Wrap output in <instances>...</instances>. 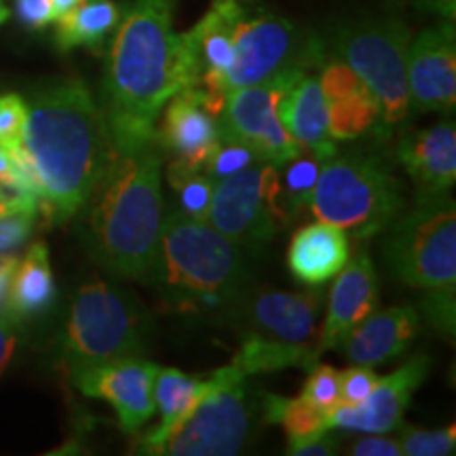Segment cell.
Masks as SVG:
<instances>
[{
    "instance_id": "1",
    "label": "cell",
    "mask_w": 456,
    "mask_h": 456,
    "mask_svg": "<svg viewBox=\"0 0 456 456\" xmlns=\"http://www.w3.org/2000/svg\"><path fill=\"white\" fill-rule=\"evenodd\" d=\"M188 87H195V78L174 30V0H127L102 83V114L112 144L155 140L165 104Z\"/></svg>"
},
{
    "instance_id": "2",
    "label": "cell",
    "mask_w": 456,
    "mask_h": 456,
    "mask_svg": "<svg viewBox=\"0 0 456 456\" xmlns=\"http://www.w3.org/2000/svg\"><path fill=\"white\" fill-rule=\"evenodd\" d=\"M26 104L21 151L41 192V214L66 222L85 208L110 157L106 118L77 78L43 89Z\"/></svg>"
},
{
    "instance_id": "3",
    "label": "cell",
    "mask_w": 456,
    "mask_h": 456,
    "mask_svg": "<svg viewBox=\"0 0 456 456\" xmlns=\"http://www.w3.org/2000/svg\"><path fill=\"white\" fill-rule=\"evenodd\" d=\"M87 245L102 269L123 279L148 281L163 231L161 148L112 144L98 184L85 203Z\"/></svg>"
},
{
    "instance_id": "4",
    "label": "cell",
    "mask_w": 456,
    "mask_h": 456,
    "mask_svg": "<svg viewBox=\"0 0 456 456\" xmlns=\"http://www.w3.org/2000/svg\"><path fill=\"white\" fill-rule=\"evenodd\" d=\"M161 294L178 313L232 311L248 285L243 248L222 235L208 220L180 212L163 218L155 269Z\"/></svg>"
},
{
    "instance_id": "5",
    "label": "cell",
    "mask_w": 456,
    "mask_h": 456,
    "mask_svg": "<svg viewBox=\"0 0 456 456\" xmlns=\"http://www.w3.org/2000/svg\"><path fill=\"white\" fill-rule=\"evenodd\" d=\"M385 260L393 275L423 292V313L436 332L456 330V208L448 192H419L410 212L387 228Z\"/></svg>"
},
{
    "instance_id": "6",
    "label": "cell",
    "mask_w": 456,
    "mask_h": 456,
    "mask_svg": "<svg viewBox=\"0 0 456 456\" xmlns=\"http://www.w3.org/2000/svg\"><path fill=\"white\" fill-rule=\"evenodd\" d=\"M237 317L239 349L231 366L245 379L288 368L311 370L319 362V292L258 289L243 294Z\"/></svg>"
},
{
    "instance_id": "7",
    "label": "cell",
    "mask_w": 456,
    "mask_h": 456,
    "mask_svg": "<svg viewBox=\"0 0 456 456\" xmlns=\"http://www.w3.org/2000/svg\"><path fill=\"white\" fill-rule=\"evenodd\" d=\"M406 208L389 167L363 155H334L322 163L309 209L363 241L385 232Z\"/></svg>"
},
{
    "instance_id": "8",
    "label": "cell",
    "mask_w": 456,
    "mask_h": 456,
    "mask_svg": "<svg viewBox=\"0 0 456 456\" xmlns=\"http://www.w3.org/2000/svg\"><path fill=\"white\" fill-rule=\"evenodd\" d=\"M146 323L129 294L106 281H89L74 296L66 326L64 363L78 376L146 353Z\"/></svg>"
},
{
    "instance_id": "9",
    "label": "cell",
    "mask_w": 456,
    "mask_h": 456,
    "mask_svg": "<svg viewBox=\"0 0 456 456\" xmlns=\"http://www.w3.org/2000/svg\"><path fill=\"white\" fill-rule=\"evenodd\" d=\"M323 41L328 55L345 61L372 91L385 129L408 117V47L412 32L406 21L399 17H363L338 26Z\"/></svg>"
},
{
    "instance_id": "10",
    "label": "cell",
    "mask_w": 456,
    "mask_h": 456,
    "mask_svg": "<svg viewBox=\"0 0 456 456\" xmlns=\"http://www.w3.org/2000/svg\"><path fill=\"white\" fill-rule=\"evenodd\" d=\"M328 57L326 41L317 34L302 30L285 17L265 13L245 17L235 34V57L224 77V95L231 91L271 81L277 74L305 68H322Z\"/></svg>"
},
{
    "instance_id": "11",
    "label": "cell",
    "mask_w": 456,
    "mask_h": 456,
    "mask_svg": "<svg viewBox=\"0 0 456 456\" xmlns=\"http://www.w3.org/2000/svg\"><path fill=\"white\" fill-rule=\"evenodd\" d=\"M208 222L241 248H258L289 224L277 165L256 161L216 182Z\"/></svg>"
},
{
    "instance_id": "12",
    "label": "cell",
    "mask_w": 456,
    "mask_h": 456,
    "mask_svg": "<svg viewBox=\"0 0 456 456\" xmlns=\"http://www.w3.org/2000/svg\"><path fill=\"white\" fill-rule=\"evenodd\" d=\"M306 72L311 70L294 68L277 74L271 81L231 91L218 114L220 138L243 144L260 161H269L277 167L298 157L302 148L283 127L279 104Z\"/></svg>"
},
{
    "instance_id": "13",
    "label": "cell",
    "mask_w": 456,
    "mask_h": 456,
    "mask_svg": "<svg viewBox=\"0 0 456 456\" xmlns=\"http://www.w3.org/2000/svg\"><path fill=\"white\" fill-rule=\"evenodd\" d=\"M212 379V389L205 393L186 423L171 436L161 454L232 456L241 452L252 425L245 376L228 363L216 370Z\"/></svg>"
},
{
    "instance_id": "14",
    "label": "cell",
    "mask_w": 456,
    "mask_h": 456,
    "mask_svg": "<svg viewBox=\"0 0 456 456\" xmlns=\"http://www.w3.org/2000/svg\"><path fill=\"white\" fill-rule=\"evenodd\" d=\"M245 11L248 7L239 0H212L208 13L191 30L180 34L195 87L212 98L218 114L226 100L222 85L235 57V34Z\"/></svg>"
},
{
    "instance_id": "15",
    "label": "cell",
    "mask_w": 456,
    "mask_h": 456,
    "mask_svg": "<svg viewBox=\"0 0 456 456\" xmlns=\"http://www.w3.org/2000/svg\"><path fill=\"white\" fill-rule=\"evenodd\" d=\"M155 140L171 165L188 171H203L222 144L218 117L212 100L201 87L182 89L163 108Z\"/></svg>"
},
{
    "instance_id": "16",
    "label": "cell",
    "mask_w": 456,
    "mask_h": 456,
    "mask_svg": "<svg viewBox=\"0 0 456 456\" xmlns=\"http://www.w3.org/2000/svg\"><path fill=\"white\" fill-rule=\"evenodd\" d=\"M410 110L454 112L456 106V32L454 21L425 28L408 47Z\"/></svg>"
},
{
    "instance_id": "17",
    "label": "cell",
    "mask_w": 456,
    "mask_h": 456,
    "mask_svg": "<svg viewBox=\"0 0 456 456\" xmlns=\"http://www.w3.org/2000/svg\"><path fill=\"white\" fill-rule=\"evenodd\" d=\"M429 357L416 355L408 359L402 368L389 376L379 379L372 393L357 406L338 403L328 414L330 429H345L357 433H385L402 427L403 412L410 406V399L429 374Z\"/></svg>"
},
{
    "instance_id": "18",
    "label": "cell",
    "mask_w": 456,
    "mask_h": 456,
    "mask_svg": "<svg viewBox=\"0 0 456 456\" xmlns=\"http://www.w3.org/2000/svg\"><path fill=\"white\" fill-rule=\"evenodd\" d=\"M159 370L161 368L144 355L127 357L78 376L74 387L89 397L106 399L117 410L121 429L138 433L157 412L155 380Z\"/></svg>"
},
{
    "instance_id": "19",
    "label": "cell",
    "mask_w": 456,
    "mask_h": 456,
    "mask_svg": "<svg viewBox=\"0 0 456 456\" xmlns=\"http://www.w3.org/2000/svg\"><path fill=\"white\" fill-rule=\"evenodd\" d=\"M419 330L420 317L414 306H389L383 311H372L362 319L342 336L336 349H340L353 366H385L406 353Z\"/></svg>"
},
{
    "instance_id": "20",
    "label": "cell",
    "mask_w": 456,
    "mask_h": 456,
    "mask_svg": "<svg viewBox=\"0 0 456 456\" xmlns=\"http://www.w3.org/2000/svg\"><path fill=\"white\" fill-rule=\"evenodd\" d=\"M376 306H379V275L370 254L362 249L355 258H349L342 266L330 289L326 322L319 328V355L336 349L342 336L376 311Z\"/></svg>"
},
{
    "instance_id": "21",
    "label": "cell",
    "mask_w": 456,
    "mask_h": 456,
    "mask_svg": "<svg viewBox=\"0 0 456 456\" xmlns=\"http://www.w3.org/2000/svg\"><path fill=\"white\" fill-rule=\"evenodd\" d=\"M319 85L334 140H355L380 123V106L374 94L345 61L328 55L319 68Z\"/></svg>"
},
{
    "instance_id": "22",
    "label": "cell",
    "mask_w": 456,
    "mask_h": 456,
    "mask_svg": "<svg viewBox=\"0 0 456 456\" xmlns=\"http://www.w3.org/2000/svg\"><path fill=\"white\" fill-rule=\"evenodd\" d=\"M397 161L408 171L419 192H448L456 182L454 123L408 134L397 146Z\"/></svg>"
},
{
    "instance_id": "23",
    "label": "cell",
    "mask_w": 456,
    "mask_h": 456,
    "mask_svg": "<svg viewBox=\"0 0 456 456\" xmlns=\"http://www.w3.org/2000/svg\"><path fill=\"white\" fill-rule=\"evenodd\" d=\"M279 117L302 152H311L322 161L338 152L334 138L330 135L326 98H323L319 77L313 74V70L300 77L298 83L283 95L279 104Z\"/></svg>"
},
{
    "instance_id": "24",
    "label": "cell",
    "mask_w": 456,
    "mask_h": 456,
    "mask_svg": "<svg viewBox=\"0 0 456 456\" xmlns=\"http://www.w3.org/2000/svg\"><path fill=\"white\" fill-rule=\"evenodd\" d=\"M351 258L346 232L317 220L298 228L288 248V266L300 283L322 285L342 271Z\"/></svg>"
},
{
    "instance_id": "25",
    "label": "cell",
    "mask_w": 456,
    "mask_h": 456,
    "mask_svg": "<svg viewBox=\"0 0 456 456\" xmlns=\"http://www.w3.org/2000/svg\"><path fill=\"white\" fill-rule=\"evenodd\" d=\"M214 387V379H192L175 368L159 370L155 380V402L161 410V425L140 437L135 448L144 454H161L165 444L186 423L188 416L197 408L205 393Z\"/></svg>"
},
{
    "instance_id": "26",
    "label": "cell",
    "mask_w": 456,
    "mask_h": 456,
    "mask_svg": "<svg viewBox=\"0 0 456 456\" xmlns=\"http://www.w3.org/2000/svg\"><path fill=\"white\" fill-rule=\"evenodd\" d=\"M53 298L55 283L53 273H51L49 249L45 241H34L24 258L17 260L7 296H4V309L21 319L47 311Z\"/></svg>"
},
{
    "instance_id": "27",
    "label": "cell",
    "mask_w": 456,
    "mask_h": 456,
    "mask_svg": "<svg viewBox=\"0 0 456 456\" xmlns=\"http://www.w3.org/2000/svg\"><path fill=\"white\" fill-rule=\"evenodd\" d=\"M121 9L114 0H83L77 9L55 21V43L61 51L77 47L102 49L106 38L117 30Z\"/></svg>"
},
{
    "instance_id": "28",
    "label": "cell",
    "mask_w": 456,
    "mask_h": 456,
    "mask_svg": "<svg viewBox=\"0 0 456 456\" xmlns=\"http://www.w3.org/2000/svg\"><path fill=\"white\" fill-rule=\"evenodd\" d=\"M265 419L266 423L281 425L288 436V448L296 446V444L315 437L319 433H326L328 427V414L323 410L306 402L302 397H279L266 393L265 399Z\"/></svg>"
},
{
    "instance_id": "29",
    "label": "cell",
    "mask_w": 456,
    "mask_h": 456,
    "mask_svg": "<svg viewBox=\"0 0 456 456\" xmlns=\"http://www.w3.org/2000/svg\"><path fill=\"white\" fill-rule=\"evenodd\" d=\"M322 159L311 155V152H300L292 161L285 163L288 169L283 174L281 195L289 220L311 205L313 192H315L319 180V171H322Z\"/></svg>"
},
{
    "instance_id": "30",
    "label": "cell",
    "mask_w": 456,
    "mask_h": 456,
    "mask_svg": "<svg viewBox=\"0 0 456 456\" xmlns=\"http://www.w3.org/2000/svg\"><path fill=\"white\" fill-rule=\"evenodd\" d=\"M167 180L178 195L180 214L195 220H208L214 199V182L201 171H188L169 163Z\"/></svg>"
},
{
    "instance_id": "31",
    "label": "cell",
    "mask_w": 456,
    "mask_h": 456,
    "mask_svg": "<svg viewBox=\"0 0 456 456\" xmlns=\"http://www.w3.org/2000/svg\"><path fill=\"white\" fill-rule=\"evenodd\" d=\"M38 216H41V201L28 195H21L13 208L0 214V254H11L24 245L32 235Z\"/></svg>"
},
{
    "instance_id": "32",
    "label": "cell",
    "mask_w": 456,
    "mask_h": 456,
    "mask_svg": "<svg viewBox=\"0 0 456 456\" xmlns=\"http://www.w3.org/2000/svg\"><path fill=\"white\" fill-rule=\"evenodd\" d=\"M397 442L402 454L408 456H448L454 454L456 448V427L450 425L446 429L433 431L403 427Z\"/></svg>"
},
{
    "instance_id": "33",
    "label": "cell",
    "mask_w": 456,
    "mask_h": 456,
    "mask_svg": "<svg viewBox=\"0 0 456 456\" xmlns=\"http://www.w3.org/2000/svg\"><path fill=\"white\" fill-rule=\"evenodd\" d=\"M302 399L317 406L319 410L330 414L332 410L342 403L340 399V372L328 363H315L309 370V379L302 387Z\"/></svg>"
},
{
    "instance_id": "34",
    "label": "cell",
    "mask_w": 456,
    "mask_h": 456,
    "mask_svg": "<svg viewBox=\"0 0 456 456\" xmlns=\"http://www.w3.org/2000/svg\"><path fill=\"white\" fill-rule=\"evenodd\" d=\"M256 161H260V159L256 157L249 148H245L243 144H237V142L222 140L218 151L214 152V157L209 159V163L205 165L203 171L205 175H208V178L216 184V182L231 178V175L239 174V171L248 169L249 165H254Z\"/></svg>"
},
{
    "instance_id": "35",
    "label": "cell",
    "mask_w": 456,
    "mask_h": 456,
    "mask_svg": "<svg viewBox=\"0 0 456 456\" xmlns=\"http://www.w3.org/2000/svg\"><path fill=\"white\" fill-rule=\"evenodd\" d=\"M28 117V104L21 95H0V146L4 151H13L21 146Z\"/></svg>"
},
{
    "instance_id": "36",
    "label": "cell",
    "mask_w": 456,
    "mask_h": 456,
    "mask_svg": "<svg viewBox=\"0 0 456 456\" xmlns=\"http://www.w3.org/2000/svg\"><path fill=\"white\" fill-rule=\"evenodd\" d=\"M379 383L372 368L353 366L340 372V399L346 406H357L366 399Z\"/></svg>"
},
{
    "instance_id": "37",
    "label": "cell",
    "mask_w": 456,
    "mask_h": 456,
    "mask_svg": "<svg viewBox=\"0 0 456 456\" xmlns=\"http://www.w3.org/2000/svg\"><path fill=\"white\" fill-rule=\"evenodd\" d=\"M15 15L26 28L41 30V28L55 24L53 3L51 0H15Z\"/></svg>"
},
{
    "instance_id": "38",
    "label": "cell",
    "mask_w": 456,
    "mask_h": 456,
    "mask_svg": "<svg viewBox=\"0 0 456 456\" xmlns=\"http://www.w3.org/2000/svg\"><path fill=\"white\" fill-rule=\"evenodd\" d=\"M20 326L21 319L13 313L3 309L0 311V374L9 366L11 357L17 349V340H20Z\"/></svg>"
},
{
    "instance_id": "39",
    "label": "cell",
    "mask_w": 456,
    "mask_h": 456,
    "mask_svg": "<svg viewBox=\"0 0 456 456\" xmlns=\"http://www.w3.org/2000/svg\"><path fill=\"white\" fill-rule=\"evenodd\" d=\"M368 437L353 444L351 454L355 456H399L402 448H399L397 440H389V437H380L379 433H366Z\"/></svg>"
},
{
    "instance_id": "40",
    "label": "cell",
    "mask_w": 456,
    "mask_h": 456,
    "mask_svg": "<svg viewBox=\"0 0 456 456\" xmlns=\"http://www.w3.org/2000/svg\"><path fill=\"white\" fill-rule=\"evenodd\" d=\"M336 446H338V440L332 436V431L319 433L315 437H309V440L296 444V446L288 448V454L296 456H328L336 452Z\"/></svg>"
},
{
    "instance_id": "41",
    "label": "cell",
    "mask_w": 456,
    "mask_h": 456,
    "mask_svg": "<svg viewBox=\"0 0 456 456\" xmlns=\"http://www.w3.org/2000/svg\"><path fill=\"white\" fill-rule=\"evenodd\" d=\"M0 184L7 186L9 191L20 192V195H30V192L24 188V184H21L20 175H17V171L13 167V161H11L9 152L4 151L3 146H0ZM30 197H34V195H30Z\"/></svg>"
},
{
    "instance_id": "42",
    "label": "cell",
    "mask_w": 456,
    "mask_h": 456,
    "mask_svg": "<svg viewBox=\"0 0 456 456\" xmlns=\"http://www.w3.org/2000/svg\"><path fill=\"white\" fill-rule=\"evenodd\" d=\"M423 11H429L433 15H440L442 20L454 21L456 17V0H414Z\"/></svg>"
},
{
    "instance_id": "43",
    "label": "cell",
    "mask_w": 456,
    "mask_h": 456,
    "mask_svg": "<svg viewBox=\"0 0 456 456\" xmlns=\"http://www.w3.org/2000/svg\"><path fill=\"white\" fill-rule=\"evenodd\" d=\"M51 3H53V13H55V21H57L60 17L70 13L72 9H77L83 0H51Z\"/></svg>"
},
{
    "instance_id": "44",
    "label": "cell",
    "mask_w": 456,
    "mask_h": 456,
    "mask_svg": "<svg viewBox=\"0 0 456 456\" xmlns=\"http://www.w3.org/2000/svg\"><path fill=\"white\" fill-rule=\"evenodd\" d=\"M7 20H9V9L4 7V3L0 0V26H3Z\"/></svg>"
},
{
    "instance_id": "45",
    "label": "cell",
    "mask_w": 456,
    "mask_h": 456,
    "mask_svg": "<svg viewBox=\"0 0 456 456\" xmlns=\"http://www.w3.org/2000/svg\"><path fill=\"white\" fill-rule=\"evenodd\" d=\"M239 3H241L243 4V7H256V4H258L260 3V0H239Z\"/></svg>"
}]
</instances>
